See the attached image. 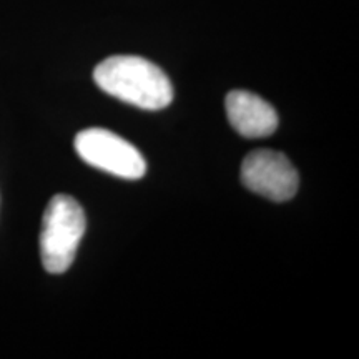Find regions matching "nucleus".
Wrapping results in <instances>:
<instances>
[{
    "instance_id": "obj_1",
    "label": "nucleus",
    "mask_w": 359,
    "mask_h": 359,
    "mask_svg": "<svg viewBox=\"0 0 359 359\" xmlns=\"http://www.w3.org/2000/svg\"><path fill=\"white\" fill-rule=\"evenodd\" d=\"M103 92L143 110H161L173 100V87L163 70L137 55L105 58L93 72Z\"/></svg>"
},
{
    "instance_id": "obj_2",
    "label": "nucleus",
    "mask_w": 359,
    "mask_h": 359,
    "mask_svg": "<svg viewBox=\"0 0 359 359\" xmlns=\"http://www.w3.org/2000/svg\"><path fill=\"white\" fill-rule=\"evenodd\" d=\"M85 228L87 218L77 200L58 193L48 201L40 235L42 264L48 273L60 275L72 266Z\"/></svg>"
},
{
    "instance_id": "obj_4",
    "label": "nucleus",
    "mask_w": 359,
    "mask_h": 359,
    "mask_svg": "<svg viewBox=\"0 0 359 359\" xmlns=\"http://www.w3.org/2000/svg\"><path fill=\"white\" fill-rule=\"evenodd\" d=\"M241 182L273 201H288L298 191L299 177L288 156L275 150H255L245 156Z\"/></svg>"
},
{
    "instance_id": "obj_3",
    "label": "nucleus",
    "mask_w": 359,
    "mask_h": 359,
    "mask_svg": "<svg viewBox=\"0 0 359 359\" xmlns=\"http://www.w3.org/2000/svg\"><path fill=\"white\" fill-rule=\"evenodd\" d=\"M75 150L92 167L120 178L138 180L147 172V161L132 143L105 128H88L75 137Z\"/></svg>"
},
{
    "instance_id": "obj_5",
    "label": "nucleus",
    "mask_w": 359,
    "mask_h": 359,
    "mask_svg": "<svg viewBox=\"0 0 359 359\" xmlns=\"http://www.w3.org/2000/svg\"><path fill=\"white\" fill-rule=\"evenodd\" d=\"M226 115L231 127L245 138H263L276 132L278 115L275 109L262 97L246 90L228 93Z\"/></svg>"
}]
</instances>
